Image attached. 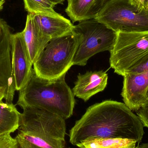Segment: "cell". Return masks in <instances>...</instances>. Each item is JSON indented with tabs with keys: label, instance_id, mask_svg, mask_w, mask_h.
Here are the masks:
<instances>
[{
	"label": "cell",
	"instance_id": "6da1fadb",
	"mask_svg": "<svg viewBox=\"0 0 148 148\" xmlns=\"http://www.w3.org/2000/svg\"><path fill=\"white\" fill-rule=\"evenodd\" d=\"M142 123L124 103L107 100L87 109L69 132L73 146L97 139H126L139 143L144 135Z\"/></svg>",
	"mask_w": 148,
	"mask_h": 148
},
{
	"label": "cell",
	"instance_id": "7a4b0ae2",
	"mask_svg": "<svg viewBox=\"0 0 148 148\" xmlns=\"http://www.w3.org/2000/svg\"><path fill=\"white\" fill-rule=\"evenodd\" d=\"M66 75L48 80L38 76L33 69L29 80L19 90L16 104L23 109L37 108L69 119L73 115L75 100Z\"/></svg>",
	"mask_w": 148,
	"mask_h": 148
},
{
	"label": "cell",
	"instance_id": "3957f363",
	"mask_svg": "<svg viewBox=\"0 0 148 148\" xmlns=\"http://www.w3.org/2000/svg\"><path fill=\"white\" fill-rule=\"evenodd\" d=\"M23 110L15 137L17 148H65V120L37 108Z\"/></svg>",
	"mask_w": 148,
	"mask_h": 148
},
{
	"label": "cell",
	"instance_id": "277c9868",
	"mask_svg": "<svg viewBox=\"0 0 148 148\" xmlns=\"http://www.w3.org/2000/svg\"><path fill=\"white\" fill-rule=\"evenodd\" d=\"M78 46V38L73 32L52 39L33 65L36 73L48 80L66 75L73 65Z\"/></svg>",
	"mask_w": 148,
	"mask_h": 148
},
{
	"label": "cell",
	"instance_id": "5b68a950",
	"mask_svg": "<svg viewBox=\"0 0 148 148\" xmlns=\"http://www.w3.org/2000/svg\"><path fill=\"white\" fill-rule=\"evenodd\" d=\"M73 32L78 40V46L73 65L84 66L96 54L110 52L115 43L117 33L95 19L78 22L74 25Z\"/></svg>",
	"mask_w": 148,
	"mask_h": 148
},
{
	"label": "cell",
	"instance_id": "8992f818",
	"mask_svg": "<svg viewBox=\"0 0 148 148\" xmlns=\"http://www.w3.org/2000/svg\"><path fill=\"white\" fill-rule=\"evenodd\" d=\"M95 20L116 33L148 31V8L130 0H108Z\"/></svg>",
	"mask_w": 148,
	"mask_h": 148
},
{
	"label": "cell",
	"instance_id": "52a82bcc",
	"mask_svg": "<svg viewBox=\"0 0 148 148\" xmlns=\"http://www.w3.org/2000/svg\"><path fill=\"white\" fill-rule=\"evenodd\" d=\"M110 64L114 73L124 76L148 56V31L118 32L110 51Z\"/></svg>",
	"mask_w": 148,
	"mask_h": 148
},
{
	"label": "cell",
	"instance_id": "ba28073f",
	"mask_svg": "<svg viewBox=\"0 0 148 148\" xmlns=\"http://www.w3.org/2000/svg\"><path fill=\"white\" fill-rule=\"evenodd\" d=\"M13 34L7 23L0 17V90L5 93L6 102L13 103L16 90L12 65Z\"/></svg>",
	"mask_w": 148,
	"mask_h": 148
},
{
	"label": "cell",
	"instance_id": "9c48e42d",
	"mask_svg": "<svg viewBox=\"0 0 148 148\" xmlns=\"http://www.w3.org/2000/svg\"><path fill=\"white\" fill-rule=\"evenodd\" d=\"M12 53V69L16 90L19 91L29 80L33 69L22 31L13 34Z\"/></svg>",
	"mask_w": 148,
	"mask_h": 148
},
{
	"label": "cell",
	"instance_id": "30bf717a",
	"mask_svg": "<svg viewBox=\"0 0 148 148\" xmlns=\"http://www.w3.org/2000/svg\"><path fill=\"white\" fill-rule=\"evenodd\" d=\"M121 95L124 103L132 111H137L148 102V71L123 76Z\"/></svg>",
	"mask_w": 148,
	"mask_h": 148
},
{
	"label": "cell",
	"instance_id": "8fae6325",
	"mask_svg": "<svg viewBox=\"0 0 148 148\" xmlns=\"http://www.w3.org/2000/svg\"><path fill=\"white\" fill-rule=\"evenodd\" d=\"M108 75L104 71H89L79 74L73 91L75 96L85 102L91 97L103 91L108 84Z\"/></svg>",
	"mask_w": 148,
	"mask_h": 148
},
{
	"label": "cell",
	"instance_id": "7c38bea8",
	"mask_svg": "<svg viewBox=\"0 0 148 148\" xmlns=\"http://www.w3.org/2000/svg\"><path fill=\"white\" fill-rule=\"evenodd\" d=\"M33 15V17L43 34L49 40L70 34L74 25L61 14Z\"/></svg>",
	"mask_w": 148,
	"mask_h": 148
},
{
	"label": "cell",
	"instance_id": "4fadbf2b",
	"mask_svg": "<svg viewBox=\"0 0 148 148\" xmlns=\"http://www.w3.org/2000/svg\"><path fill=\"white\" fill-rule=\"evenodd\" d=\"M22 32L31 62L34 65L51 40L43 34L32 14L28 13L27 15L25 28Z\"/></svg>",
	"mask_w": 148,
	"mask_h": 148
},
{
	"label": "cell",
	"instance_id": "5bb4252c",
	"mask_svg": "<svg viewBox=\"0 0 148 148\" xmlns=\"http://www.w3.org/2000/svg\"><path fill=\"white\" fill-rule=\"evenodd\" d=\"M108 0H67L65 9L73 23L95 19Z\"/></svg>",
	"mask_w": 148,
	"mask_h": 148
},
{
	"label": "cell",
	"instance_id": "9a60e30c",
	"mask_svg": "<svg viewBox=\"0 0 148 148\" xmlns=\"http://www.w3.org/2000/svg\"><path fill=\"white\" fill-rule=\"evenodd\" d=\"M21 113L13 103L5 102V95L0 91V137L14 133L20 127Z\"/></svg>",
	"mask_w": 148,
	"mask_h": 148
},
{
	"label": "cell",
	"instance_id": "2e32d148",
	"mask_svg": "<svg viewBox=\"0 0 148 148\" xmlns=\"http://www.w3.org/2000/svg\"><path fill=\"white\" fill-rule=\"evenodd\" d=\"M136 141L126 139H97L77 145L80 148H135Z\"/></svg>",
	"mask_w": 148,
	"mask_h": 148
},
{
	"label": "cell",
	"instance_id": "e0dca14e",
	"mask_svg": "<svg viewBox=\"0 0 148 148\" xmlns=\"http://www.w3.org/2000/svg\"><path fill=\"white\" fill-rule=\"evenodd\" d=\"M24 8L29 14L42 15H56L54 10L56 5L49 0H23Z\"/></svg>",
	"mask_w": 148,
	"mask_h": 148
},
{
	"label": "cell",
	"instance_id": "ac0fdd59",
	"mask_svg": "<svg viewBox=\"0 0 148 148\" xmlns=\"http://www.w3.org/2000/svg\"><path fill=\"white\" fill-rule=\"evenodd\" d=\"M0 148H17V143L15 138H13L10 134L0 137Z\"/></svg>",
	"mask_w": 148,
	"mask_h": 148
},
{
	"label": "cell",
	"instance_id": "d6986e66",
	"mask_svg": "<svg viewBox=\"0 0 148 148\" xmlns=\"http://www.w3.org/2000/svg\"><path fill=\"white\" fill-rule=\"evenodd\" d=\"M136 113L144 127L148 128V102L143 105Z\"/></svg>",
	"mask_w": 148,
	"mask_h": 148
},
{
	"label": "cell",
	"instance_id": "ffe728a7",
	"mask_svg": "<svg viewBox=\"0 0 148 148\" xmlns=\"http://www.w3.org/2000/svg\"><path fill=\"white\" fill-rule=\"evenodd\" d=\"M148 71V56L140 65L130 70L127 75L142 73Z\"/></svg>",
	"mask_w": 148,
	"mask_h": 148
},
{
	"label": "cell",
	"instance_id": "44dd1931",
	"mask_svg": "<svg viewBox=\"0 0 148 148\" xmlns=\"http://www.w3.org/2000/svg\"><path fill=\"white\" fill-rule=\"evenodd\" d=\"M133 4H134L136 6H138L140 8L144 7V0H130Z\"/></svg>",
	"mask_w": 148,
	"mask_h": 148
},
{
	"label": "cell",
	"instance_id": "7402d4cb",
	"mask_svg": "<svg viewBox=\"0 0 148 148\" xmlns=\"http://www.w3.org/2000/svg\"><path fill=\"white\" fill-rule=\"evenodd\" d=\"M49 1L54 3L57 5L58 4H63V3L66 0H49Z\"/></svg>",
	"mask_w": 148,
	"mask_h": 148
},
{
	"label": "cell",
	"instance_id": "603a6c76",
	"mask_svg": "<svg viewBox=\"0 0 148 148\" xmlns=\"http://www.w3.org/2000/svg\"><path fill=\"white\" fill-rule=\"evenodd\" d=\"M5 1V0H0V11L3 9Z\"/></svg>",
	"mask_w": 148,
	"mask_h": 148
},
{
	"label": "cell",
	"instance_id": "cb8c5ba5",
	"mask_svg": "<svg viewBox=\"0 0 148 148\" xmlns=\"http://www.w3.org/2000/svg\"><path fill=\"white\" fill-rule=\"evenodd\" d=\"M139 148H148V143H143L139 146Z\"/></svg>",
	"mask_w": 148,
	"mask_h": 148
},
{
	"label": "cell",
	"instance_id": "d4e9b609",
	"mask_svg": "<svg viewBox=\"0 0 148 148\" xmlns=\"http://www.w3.org/2000/svg\"><path fill=\"white\" fill-rule=\"evenodd\" d=\"M144 7L148 8V0H144Z\"/></svg>",
	"mask_w": 148,
	"mask_h": 148
},
{
	"label": "cell",
	"instance_id": "484cf974",
	"mask_svg": "<svg viewBox=\"0 0 148 148\" xmlns=\"http://www.w3.org/2000/svg\"><path fill=\"white\" fill-rule=\"evenodd\" d=\"M135 148H139V146H137V147H136Z\"/></svg>",
	"mask_w": 148,
	"mask_h": 148
}]
</instances>
